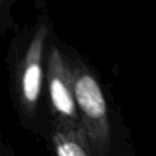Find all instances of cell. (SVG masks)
Here are the masks:
<instances>
[{"mask_svg": "<svg viewBox=\"0 0 156 156\" xmlns=\"http://www.w3.org/2000/svg\"><path fill=\"white\" fill-rule=\"evenodd\" d=\"M76 108L91 152L107 156L111 149V124L107 104L95 76L83 65L69 66Z\"/></svg>", "mask_w": 156, "mask_h": 156, "instance_id": "obj_1", "label": "cell"}, {"mask_svg": "<svg viewBox=\"0 0 156 156\" xmlns=\"http://www.w3.org/2000/svg\"><path fill=\"white\" fill-rule=\"evenodd\" d=\"M46 80L49 100L56 121L55 124L82 128L73 98L69 65L55 45H51L48 56Z\"/></svg>", "mask_w": 156, "mask_h": 156, "instance_id": "obj_2", "label": "cell"}, {"mask_svg": "<svg viewBox=\"0 0 156 156\" xmlns=\"http://www.w3.org/2000/svg\"><path fill=\"white\" fill-rule=\"evenodd\" d=\"M46 38L48 27L45 23H41L37 27L21 65L18 77V95L22 110L29 117L35 113L41 93L43 57Z\"/></svg>", "mask_w": 156, "mask_h": 156, "instance_id": "obj_3", "label": "cell"}, {"mask_svg": "<svg viewBox=\"0 0 156 156\" xmlns=\"http://www.w3.org/2000/svg\"><path fill=\"white\" fill-rule=\"evenodd\" d=\"M51 139L56 156H93L83 128L55 124Z\"/></svg>", "mask_w": 156, "mask_h": 156, "instance_id": "obj_4", "label": "cell"}, {"mask_svg": "<svg viewBox=\"0 0 156 156\" xmlns=\"http://www.w3.org/2000/svg\"><path fill=\"white\" fill-rule=\"evenodd\" d=\"M4 151H5V146H4L2 141H1V135H0V154L4 152Z\"/></svg>", "mask_w": 156, "mask_h": 156, "instance_id": "obj_5", "label": "cell"}, {"mask_svg": "<svg viewBox=\"0 0 156 156\" xmlns=\"http://www.w3.org/2000/svg\"><path fill=\"white\" fill-rule=\"evenodd\" d=\"M5 151H6V150H5ZM5 151H4V152H2V154H0V156H7V155H6V154H5Z\"/></svg>", "mask_w": 156, "mask_h": 156, "instance_id": "obj_6", "label": "cell"}]
</instances>
